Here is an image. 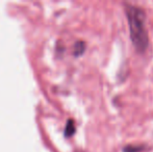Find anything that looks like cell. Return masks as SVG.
I'll list each match as a JSON object with an SVG mask.
<instances>
[{"label":"cell","mask_w":153,"mask_h":152,"mask_svg":"<svg viewBox=\"0 0 153 152\" xmlns=\"http://www.w3.org/2000/svg\"><path fill=\"white\" fill-rule=\"evenodd\" d=\"M127 19L130 29V38L137 51H144L148 46V33L146 29V14L141 7L126 4Z\"/></svg>","instance_id":"obj_1"},{"label":"cell","mask_w":153,"mask_h":152,"mask_svg":"<svg viewBox=\"0 0 153 152\" xmlns=\"http://www.w3.org/2000/svg\"><path fill=\"white\" fill-rule=\"evenodd\" d=\"M143 149V145H127L124 147V152H140Z\"/></svg>","instance_id":"obj_2"},{"label":"cell","mask_w":153,"mask_h":152,"mask_svg":"<svg viewBox=\"0 0 153 152\" xmlns=\"http://www.w3.org/2000/svg\"><path fill=\"white\" fill-rule=\"evenodd\" d=\"M75 131V126H74V122L72 120H69L68 124H67V127H66V134L67 136H71L73 134Z\"/></svg>","instance_id":"obj_3"},{"label":"cell","mask_w":153,"mask_h":152,"mask_svg":"<svg viewBox=\"0 0 153 152\" xmlns=\"http://www.w3.org/2000/svg\"><path fill=\"white\" fill-rule=\"evenodd\" d=\"M85 48V42H82V41H78V42L75 44V53H76V54H80V53L83 52Z\"/></svg>","instance_id":"obj_4"}]
</instances>
